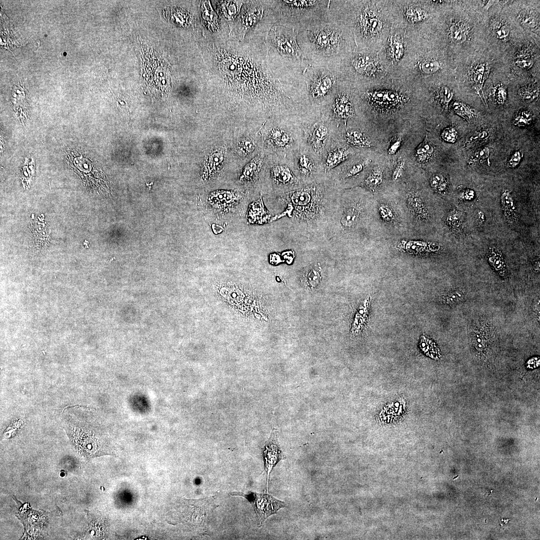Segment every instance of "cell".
<instances>
[{"instance_id":"4","label":"cell","mask_w":540,"mask_h":540,"mask_svg":"<svg viewBox=\"0 0 540 540\" xmlns=\"http://www.w3.org/2000/svg\"><path fill=\"white\" fill-rule=\"evenodd\" d=\"M247 203L245 196L238 190H217L200 199L198 208L209 223L224 226L245 215Z\"/></svg>"},{"instance_id":"38","label":"cell","mask_w":540,"mask_h":540,"mask_svg":"<svg viewBox=\"0 0 540 540\" xmlns=\"http://www.w3.org/2000/svg\"><path fill=\"white\" fill-rule=\"evenodd\" d=\"M510 30V28L506 24L500 22L496 24L494 34L498 38L503 39L509 35Z\"/></svg>"},{"instance_id":"24","label":"cell","mask_w":540,"mask_h":540,"mask_svg":"<svg viewBox=\"0 0 540 540\" xmlns=\"http://www.w3.org/2000/svg\"><path fill=\"white\" fill-rule=\"evenodd\" d=\"M464 220V214L462 211L453 210L448 214L446 222L452 230L458 232L462 230Z\"/></svg>"},{"instance_id":"2","label":"cell","mask_w":540,"mask_h":540,"mask_svg":"<svg viewBox=\"0 0 540 540\" xmlns=\"http://www.w3.org/2000/svg\"><path fill=\"white\" fill-rule=\"evenodd\" d=\"M331 18L348 28L356 48L379 52L394 24L392 0H330Z\"/></svg>"},{"instance_id":"28","label":"cell","mask_w":540,"mask_h":540,"mask_svg":"<svg viewBox=\"0 0 540 540\" xmlns=\"http://www.w3.org/2000/svg\"><path fill=\"white\" fill-rule=\"evenodd\" d=\"M434 152V148L428 138L426 132L424 140L417 148L416 154L418 160L421 162L428 160Z\"/></svg>"},{"instance_id":"35","label":"cell","mask_w":540,"mask_h":540,"mask_svg":"<svg viewBox=\"0 0 540 540\" xmlns=\"http://www.w3.org/2000/svg\"><path fill=\"white\" fill-rule=\"evenodd\" d=\"M490 154V150L487 147L478 148L472 156L469 162L470 164L482 162L486 159L488 160Z\"/></svg>"},{"instance_id":"26","label":"cell","mask_w":540,"mask_h":540,"mask_svg":"<svg viewBox=\"0 0 540 540\" xmlns=\"http://www.w3.org/2000/svg\"><path fill=\"white\" fill-rule=\"evenodd\" d=\"M485 68L483 64L477 65L472 70V76L474 82V87L484 102L486 100L482 92V85L484 81Z\"/></svg>"},{"instance_id":"7","label":"cell","mask_w":540,"mask_h":540,"mask_svg":"<svg viewBox=\"0 0 540 540\" xmlns=\"http://www.w3.org/2000/svg\"><path fill=\"white\" fill-rule=\"evenodd\" d=\"M330 0L277 1L281 22L297 32L328 16L330 13Z\"/></svg>"},{"instance_id":"5","label":"cell","mask_w":540,"mask_h":540,"mask_svg":"<svg viewBox=\"0 0 540 540\" xmlns=\"http://www.w3.org/2000/svg\"><path fill=\"white\" fill-rule=\"evenodd\" d=\"M308 100L322 114L330 102L342 80L340 64H322L310 62L303 72Z\"/></svg>"},{"instance_id":"20","label":"cell","mask_w":540,"mask_h":540,"mask_svg":"<svg viewBox=\"0 0 540 540\" xmlns=\"http://www.w3.org/2000/svg\"><path fill=\"white\" fill-rule=\"evenodd\" d=\"M500 198L502 208L505 220L510 224L514 223L517 219L516 206L510 193L508 190H504L501 194Z\"/></svg>"},{"instance_id":"22","label":"cell","mask_w":540,"mask_h":540,"mask_svg":"<svg viewBox=\"0 0 540 540\" xmlns=\"http://www.w3.org/2000/svg\"><path fill=\"white\" fill-rule=\"evenodd\" d=\"M487 258L491 266L500 276H504L506 274V264L502 254L498 248L495 246L490 248Z\"/></svg>"},{"instance_id":"21","label":"cell","mask_w":540,"mask_h":540,"mask_svg":"<svg viewBox=\"0 0 540 540\" xmlns=\"http://www.w3.org/2000/svg\"><path fill=\"white\" fill-rule=\"evenodd\" d=\"M408 205L411 212L418 220H426L429 218V214L420 196L416 193H412L408 198Z\"/></svg>"},{"instance_id":"11","label":"cell","mask_w":540,"mask_h":540,"mask_svg":"<svg viewBox=\"0 0 540 540\" xmlns=\"http://www.w3.org/2000/svg\"><path fill=\"white\" fill-rule=\"evenodd\" d=\"M268 184L273 195L289 192L303 184L296 174L292 154L290 164H278L272 167Z\"/></svg>"},{"instance_id":"1","label":"cell","mask_w":540,"mask_h":540,"mask_svg":"<svg viewBox=\"0 0 540 540\" xmlns=\"http://www.w3.org/2000/svg\"><path fill=\"white\" fill-rule=\"evenodd\" d=\"M340 192L326 176L289 192L274 195L275 208L279 212L270 222L286 218L289 230L300 240H326Z\"/></svg>"},{"instance_id":"17","label":"cell","mask_w":540,"mask_h":540,"mask_svg":"<svg viewBox=\"0 0 540 540\" xmlns=\"http://www.w3.org/2000/svg\"><path fill=\"white\" fill-rule=\"evenodd\" d=\"M272 214L263 202L262 194L256 200L252 201L248 206L246 212L248 222L250 224H261L271 221Z\"/></svg>"},{"instance_id":"27","label":"cell","mask_w":540,"mask_h":540,"mask_svg":"<svg viewBox=\"0 0 540 540\" xmlns=\"http://www.w3.org/2000/svg\"><path fill=\"white\" fill-rule=\"evenodd\" d=\"M452 108L456 114L470 123L478 118L477 113L475 110L462 102H455L452 105Z\"/></svg>"},{"instance_id":"3","label":"cell","mask_w":540,"mask_h":540,"mask_svg":"<svg viewBox=\"0 0 540 540\" xmlns=\"http://www.w3.org/2000/svg\"><path fill=\"white\" fill-rule=\"evenodd\" d=\"M296 32V41L311 62L340 64L356 48L350 30L328 15Z\"/></svg>"},{"instance_id":"32","label":"cell","mask_w":540,"mask_h":540,"mask_svg":"<svg viewBox=\"0 0 540 540\" xmlns=\"http://www.w3.org/2000/svg\"><path fill=\"white\" fill-rule=\"evenodd\" d=\"M520 96L524 100H532L538 96L539 89L534 84H530L522 87L518 90Z\"/></svg>"},{"instance_id":"19","label":"cell","mask_w":540,"mask_h":540,"mask_svg":"<svg viewBox=\"0 0 540 540\" xmlns=\"http://www.w3.org/2000/svg\"><path fill=\"white\" fill-rule=\"evenodd\" d=\"M322 276V270L318 262L309 266L302 274V282L310 289L316 288L320 284Z\"/></svg>"},{"instance_id":"40","label":"cell","mask_w":540,"mask_h":540,"mask_svg":"<svg viewBox=\"0 0 540 540\" xmlns=\"http://www.w3.org/2000/svg\"><path fill=\"white\" fill-rule=\"evenodd\" d=\"M255 148V142L250 138L242 140L240 144V148L244 153H250L254 150Z\"/></svg>"},{"instance_id":"31","label":"cell","mask_w":540,"mask_h":540,"mask_svg":"<svg viewBox=\"0 0 540 540\" xmlns=\"http://www.w3.org/2000/svg\"><path fill=\"white\" fill-rule=\"evenodd\" d=\"M453 96L452 92L446 86H442L438 90L437 94L438 102L445 110H447L448 104Z\"/></svg>"},{"instance_id":"39","label":"cell","mask_w":540,"mask_h":540,"mask_svg":"<svg viewBox=\"0 0 540 540\" xmlns=\"http://www.w3.org/2000/svg\"><path fill=\"white\" fill-rule=\"evenodd\" d=\"M379 211L382 218L385 221L392 222L394 220V214L389 206L382 204L379 208Z\"/></svg>"},{"instance_id":"33","label":"cell","mask_w":540,"mask_h":540,"mask_svg":"<svg viewBox=\"0 0 540 540\" xmlns=\"http://www.w3.org/2000/svg\"><path fill=\"white\" fill-rule=\"evenodd\" d=\"M532 120V115L530 112L523 110L518 112L513 120V124L518 126H524L530 124Z\"/></svg>"},{"instance_id":"47","label":"cell","mask_w":540,"mask_h":540,"mask_svg":"<svg viewBox=\"0 0 540 540\" xmlns=\"http://www.w3.org/2000/svg\"><path fill=\"white\" fill-rule=\"evenodd\" d=\"M539 362V360L538 358H532L528 362V367L531 368H536L538 366Z\"/></svg>"},{"instance_id":"36","label":"cell","mask_w":540,"mask_h":540,"mask_svg":"<svg viewBox=\"0 0 540 540\" xmlns=\"http://www.w3.org/2000/svg\"><path fill=\"white\" fill-rule=\"evenodd\" d=\"M494 97L498 104H504L507 97L506 87L502 84L498 86L494 92Z\"/></svg>"},{"instance_id":"37","label":"cell","mask_w":540,"mask_h":540,"mask_svg":"<svg viewBox=\"0 0 540 540\" xmlns=\"http://www.w3.org/2000/svg\"><path fill=\"white\" fill-rule=\"evenodd\" d=\"M442 138L448 142H454L458 138V132L453 127L446 128L441 134Z\"/></svg>"},{"instance_id":"43","label":"cell","mask_w":540,"mask_h":540,"mask_svg":"<svg viewBox=\"0 0 540 540\" xmlns=\"http://www.w3.org/2000/svg\"><path fill=\"white\" fill-rule=\"evenodd\" d=\"M516 64L521 68L528 69L533 64V60L528 57L520 58L516 59Z\"/></svg>"},{"instance_id":"46","label":"cell","mask_w":540,"mask_h":540,"mask_svg":"<svg viewBox=\"0 0 540 540\" xmlns=\"http://www.w3.org/2000/svg\"><path fill=\"white\" fill-rule=\"evenodd\" d=\"M402 144V141L400 139H398L391 144L390 148L388 149V152L390 154H395L398 149L400 148Z\"/></svg>"},{"instance_id":"41","label":"cell","mask_w":540,"mask_h":540,"mask_svg":"<svg viewBox=\"0 0 540 540\" xmlns=\"http://www.w3.org/2000/svg\"><path fill=\"white\" fill-rule=\"evenodd\" d=\"M522 157V154L520 151H516L512 155L508 162V167L510 168H516L520 164Z\"/></svg>"},{"instance_id":"13","label":"cell","mask_w":540,"mask_h":540,"mask_svg":"<svg viewBox=\"0 0 540 540\" xmlns=\"http://www.w3.org/2000/svg\"><path fill=\"white\" fill-rule=\"evenodd\" d=\"M350 154L348 149L336 144L332 138L321 158L320 166L324 174L327 175L332 170L346 160Z\"/></svg>"},{"instance_id":"8","label":"cell","mask_w":540,"mask_h":540,"mask_svg":"<svg viewBox=\"0 0 540 540\" xmlns=\"http://www.w3.org/2000/svg\"><path fill=\"white\" fill-rule=\"evenodd\" d=\"M352 88L354 94L364 104L375 110L388 111L398 109L410 102V97L399 88H376L370 82Z\"/></svg>"},{"instance_id":"29","label":"cell","mask_w":540,"mask_h":540,"mask_svg":"<svg viewBox=\"0 0 540 540\" xmlns=\"http://www.w3.org/2000/svg\"><path fill=\"white\" fill-rule=\"evenodd\" d=\"M490 137L486 130H476L468 135L464 142L466 148H472L486 142Z\"/></svg>"},{"instance_id":"12","label":"cell","mask_w":540,"mask_h":540,"mask_svg":"<svg viewBox=\"0 0 540 540\" xmlns=\"http://www.w3.org/2000/svg\"><path fill=\"white\" fill-rule=\"evenodd\" d=\"M230 494L244 496L250 502L256 513L258 527H260L270 516L276 514L278 510L286 506L284 502L268 494L250 492L248 494H244L232 492Z\"/></svg>"},{"instance_id":"18","label":"cell","mask_w":540,"mask_h":540,"mask_svg":"<svg viewBox=\"0 0 540 540\" xmlns=\"http://www.w3.org/2000/svg\"><path fill=\"white\" fill-rule=\"evenodd\" d=\"M370 302V297L368 296L358 306L352 324L350 333L352 334H359L365 327L368 319Z\"/></svg>"},{"instance_id":"44","label":"cell","mask_w":540,"mask_h":540,"mask_svg":"<svg viewBox=\"0 0 540 540\" xmlns=\"http://www.w3.org/2000/svg\"><path fill=\"white\" fill-rule=\"evenodd\" d=\"M520 20L524 25L530 28H534L536 24L534 18L529 15L522 16Z\"/></svg>"},{"instance_id":"10","label":"cell","mask_w":540,"mask_h":540,"mask_svg":"<svg viewBox=\"0 0 540 540\" xmlns=\"http://www.w3.org/2000/svg\"><path fill=\"white\" fill-rule=\"evenodd\" d=\"M332 122L330 118L322 114L316 121L303 130L305 143L320 158L333 138Z\"/></svg>"},{"instance_id":"45","label":"cell","mask_w":540,"mask_h":540,"mask_svg":"<svg viewBox=\"0 0 540 540\" xmlns=\"http://www.w3.org/2000/svg\"><path fill=\"white\" fill-rule=\"evenodd\" d=\"M404 164L402 162H400L396 166L392 173V179L394 180H396L401 177L404 172Z\"/></svg>"},{"instance_id":"16","label":"cell","mask_w":540,"mask_h":540,"mask_svg":"<svg viewBox=\"0 0 540 540\" xmlns=\"http://www.w3.org/2000/svg\"><path fill=\"white\" fill-rule=\"evenodd\" d=\"M264 160L262 154H259L256 156L243 168L239 177V182L244 184H256L260 177Z\"/></svg>"},{"instance_id":"48","label":"cell","mask_w":540,"mask_h":540,"mask_svg":"<svg viewBox=\"0 0 540 540\" xmlns=\"http://www.w3.org/2000/svg\"><path fill=\"white\" fill-rule=\"evenodd\" d=\"M464 194V197L468 200L473 198L474 196V192L470 190H466Z\"/></svg>"},{"instance_id":"42","label":"cell","mask_w":540,"mask_h":540,"mask_svg":"<svg viewBox=\"0 0 540 540\" xmlns=\"http://www.w3.org/2000/svg\"><path fill=\"white\" fill-rule=\"evenodd\" d=\"M446 180L444 177L440 174L433 175L430 180L431 187L434 190H437L441 184Z\"/></svg>"},{"instance_id":"34","label":"cell","mask_w":540,"mask_h":540,"mask_svg":"<svg viewBox=\"0 0 540 540\" xmlns=\"http://www.w3.org/2000/svg\"><path fill=\"white\" fill-rule=\"evenodd\" d=\"M464 297V292L462 290H456L448 293L443 297V299L446 304L454 305L463 300Z\"/></svg>"},{"instance_id":"14","label":"cell","mask_w":540,"mask_h":540,"mask_svg":"<svg viewBox=\"0 0 540 540\" xmlns=\"http://www.w3.org/2000/svg\"><path fill=\"white\" fill-rule=\"evenodd\" d=\"M264 460V470L267 475L266 490H268L269 476L276 464L284 458V456L280 450L277 439L276 430L274 429L266 443L262 451Z\"/></svg>"},{"instance_id":"49","label":"cell","mask_w":540,"mask_h":540,"mask_svg":"<svg viewBox=\"0 0 540 540\" xmlns=\"http://www.w3.org/2000/svg\"><path fill=\"white\" fill-rule=\"evenodd\" d=\"M478 214H479V216H480L478 217L479 221L480 222H482L484 220V214L482 212H480L478 213Z\"/></svg>"},{"instance_id":"23","label":"cell","mask_w":540,"mask_h":540,"mask_svg":"<svg viewBox=\"0 0 540 540\" xmlns=\"http://www.w3.org/2000/svg\"><path fill=\"white\" fill-rule=\"evenodd\" d=\"M344 137L348 144L356 148H368L372 145L370 140L368 136L358 130L347 131Z\"/></svg>"},{"instance_id":"15","label":"cell","mask_w":540,"mask_h":540,"mask_svg":"<svg viewBox=\"0 0 540 540\" xmlns=\"http://www.w3.org/2000/svg\"><path fill=\"white\" fill-rule=\"evenodd\" d=\"M224 149L218 148L210 152L204 164L202 180L208 182L213 180L220 172L224 159Z\"/></svg>"},{"instance_id":"9","label":"cell","mask_w":540,"mask_h":540,"mask_svg":"<svg viewBox=\"0 0 540 540\" xmlns=\"http://www.w3.org/2000/svg\"><path fill=\"white\" fill-rule=\"evenodd\" d=\"M296 174L303 184H309L327 175L320 166L321 158L306 145L304 141L292 154Z\"/></svg>"},{"instance_id":"30","label":"cell","mask_w":540,"mask_h":540,"mask_svg":"<svg viewBox=\"0 0 540 540\" xmlns=\"http://www.w3.org/2000/svg\"><path fill=\"white\" fill-rule=\"evenodd\" d=\"M450 38L456 43H462L466 40V33L464 29L458 23L452 22L448 28Z\"/></svg>"},{"instance_id":"25","label":"cell","mask_w":540,"mask_h":540,"mask_svg":"<svg viewBox=\"0 0 540 540\" xmlns=\"http://www.w3.org/2000/svg\"><path fill=\"white\" fill-rule=\"evenodd\" d=\"M382 182V170L378 168L372 170L363 182L364 186L369 190L374 192L380 186Z\"/></svg>"},{"instance_id":"6","label":"cell","mask_w":540,"mask_h":540,"mask_svg":"<svg viewBox=\"0 0 540 540\" xmlns=\"http://www.w3.org/2000/svg\"><path fill=\"white\" fill-rule=\"evenodd\" d=\"M340 71L342 80L352 86L376 81L389 74L378 52L357 48L340 62Z\"/></svg>"}]
</instances>
